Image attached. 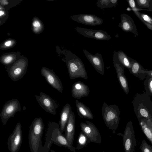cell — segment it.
Returning a JSON list of instances; mask_svg holds the SVG:
<instances>
[{
    "label": "cell",
    "mask_w": 152,
    "mask_h": 152,
    "mask_svg": "<svg viewBox=\"0 0 152 152\" xmlns=\"http://www.w3.org/2000/svg\"><path fill=\"white\" fill-rule=\"evenodd\" d=\"M53 143L59 146L66 148L72 152H76L75 148L70 145L66 138L61 132L59 125L53 122L49 124L42 152H48Z\"/></svg>",
    "instance_id": "obj_1"
},
{
    "label": "cell",
    "mask_w": 152,
    "mask_h": 152,
    "mask_svg": "<svg viewBox=\"0 0 152 152\" xmlns=\"http://www.w3.org/2000/svg\"><path fill=\"white\" fill-rule=\"evenodd\" d=\"M44 125L41 117L33 121L29 128L28 136V143L31 152H42L43 146L42 138Z\"/></svg>",
    "instance_id": "obj_2"
},
{
    "label": "cell",
    "mask_w": 152,
    "mask_h": 152,
    "mask_svg": "<svg viewBox=\"0 0 152 152\" xmlns=\"http://www.w3.org/2000/svg\"><path fill=\"white\" fill-rule=\"evenodd\" d=\"M150 96L145 92L136 94L132 103L137 118L152 120V101Z\"/></svg>",
    "instance_id": "obj_3"
},
{
    "label": "cell",
    "mask_w": 152,
    "mask_h": 152,
    "mask_svg": "<svg viewBox=\"0 0 152 152\" xmlns=\"http://www.w3.org/2000/svg\"><path fill=\"white\" fill-rule=\"evenodd\" d=\"M65 61L70 79L79 77L88 79L87 73L84 65L80 59L76 55L69 51Z\"/></svg>",
    "instance_id": "obj_4"
},
{
    "label": "cell",
    "mask_w": 152,
    "mask_h": 152,
    "mask_svg": "<svg viewBox=\"0 0 152 152\" xmlns=\"http://www.w3.org/2000/svg\"><path fill=\"white\" fill-rule=\"evenodd\" d=\"M103 118L106 126L114 133L120 121V111L115 104L108 105L104 102L102 109Z\"/></svg>",
    "instance_id": "obj_5"
},
{
    "label": "cell",
    "mask_w": 152,
    "mask_h": 152,
    "mask_svg": "<svg viewBox=\"0 0 152 152\" xmlns=\"http://www.w3.org/2000/svg\"><path fill=\"white\" fill-rule=\"evenodd\" d=\"M28 64L26 58H18L7 67L6 71L9 77L14 81L22 78L26 72Z\"/></svg>",
    "instance_id": "obj_6"
},
{
    "label": "cell",
    "mask_w": 152,
    "mask_h": 152,
    "mask_svg": "<svg viewBox=\"0 0 152 152\" xmlns=\"http://www.w3.org/2000/svg\"><path fill=\"white\" fill-rule=\"evenodd\" d=\"M124 133L123 134L118 133L117 134L123 137L125 152H134L136 146V140L132 121L126 124Z\"/></svg>",
    "instance_id": "obj_7"
},
{
    "label": "cell",
    "mask_w": 152,
    "mask_h": 152,
    "mask_svg": "<svg viewBox=\"0 0 152 152\" xmlns=\"http://www.w3.org/2000/svg\"><path fill=\"white\" fill-rule=\"evenodd\" d=\"M21 107L19 101L13 99L7 101L4 105L0 114L1 121L5 126L8 119L14 117L15 113L21 111Z\"/></svg>",
    "instance_id": "obj_8"
},
{
    "label": "cell",
    "mask_w": 152,
    "mask_h": 152,
    "mask_svg": "<svg viewBox=\"0 0 152 152\" xmlns=\"http://www.w3.org/2000/svg\"><path fill=\"white\" fill-rule=\"evenodd\" d=\"M23 140L22 126L20 122L16 124L7 141L8 148L10 152H18L21 146Z\"/></svg>",
    "instance_id": "obj_9"
},
{
    "label": "cell",
    "mask_w": 152,
    "mask_h": 152,
    "mask_svg": "<svg viewBox=\"0 0 152 152\" xmlns=\"http://www.w3.org/2000/svg\"><path fill=\"white\" fill-rule=\"evenodd\" d=\"M35 96L39 104L45 110L54 115L56 114V110L60 105L55 100L42 92L40 93L39 96Z\"/></svg>",
    "instance_id": "obj_10"
},
{
    "label": "cell",
    "mask_w": 152,
    "mask_h": 152,
    "mask_svg": "<svg viewBox=\"0 0 152 152\" xmlns=\"http://www.w3.org/2000/svg\"><path fill=\"white\" fill-rule=\"evenodd\" d=\"M81 131L88 138L91 142L100 144L102 141L101 135L95 126L91 122L86 121V123L81 122Z\"/></svg>",
    "instance_id": "obj_11"
},
{
    "label": "cell",
    "mask_w": 152,
    "mask_h": 152,
    "mask_svg": "<svg viewBox=\"0 0 152 152\" xmlns=\"http://www.w3.org/2000/svg\"><path fill=\"white\" fill-rule=\"evenodd\" d=\"M41 74L50 85L60 92L62 93L63 87L61 81L53 69L43 67L41 69Z\"/></svg>",
    "instance_id": "obj_12"
},
{
    "label": "cell",
    "mask_w": 152,
    "mask_h": 152,
    "mask_svg": "<svg viewBox=\"0 0 152 152\" xmlns=\"http://www.w3.org/2000/svg\"><path fill=\"white\" fill-rule=\"evenodd\" d=\"M75 29L80 34L88 38L100 40H108L112 38L107 33L102 30H94L79 27H76Z\"/></svg>",
    "instance_id": "obj_13"
},
{
    "label": "cell",
    "mask_w": 152,
    "mask_h": 152,
    "mask_svg": "<svg viewBox=\"0 0 152 152\" xmlns=\"http://www.w3.org/2000/svg\"><path fill=\"white\" fill-rule=\"evenodd\" d=\"M70 18L77 23L91 26L101 25L103 21L102 18L93 14L75 15L71 16Z\"/></svg>",
    "instance_id": "obj_14"
},
{
    "label": "cell",
    "mask_w": 152,
    "mask_h": 152,
    "mask_svg": "<svg viewBox=\"0 0 152 152\" xmlns=\"http://www.w3.org/2000/svg\"><path fill=\"white\" fill-rule=\"evenodd\" d=\"M83 51L86 57L96 71L104 75V65L101 54L96 53L93 55L86 49Z\"/></svg>",
    "instance_id": "obj_15"
},
{
    "label": "cell",
    "mask_w": 152,
    "mask_h": 152,
    "mask_svg": "<svg viewBox=\"0 0 152 152\" xmlns=\"http://www.w3.org/2000/svg\"><path fill=\"white\" fill-rule=\"evenodd\" d=\"M113 61L119 83L125 93L128 94L129 92V89L128 81L124 75L125 67L113 57Z\"/></svg>",
    "instance_id": "obj_16"
},
{
    "label": "cell",
    "mask_w": 152,
    "mask_h": 152,
    "mask_svg": "<svg viewBox=\"0 0 152 152\" xmlns=\"http://www.w3.org/2000/svg\"><path fill=\"white\" fill-rule=\"evenodd\" d=\"M121 22L118 25L123 31L133 33L134 37L138 36L136 26L133 19L128 14H121Z\"/></svg>",
    "instance_id": "obj_17"
},
{
    "label": "cell",
    "mask_w": 152,
    "mask_h": 152,
    "mask_svg": "<svg viewBox=\"0 0 152 152\" xmlns=\"http://www.w3.org/2000/svg\"><path fill=\"white\" fill-rule=\"evenodd\" d=\"M64 135L70 145L72 147L74 139L75 132V117L74 112L72 110L65 129Z\"/></svg>",
    "instance_id": "obj_18"
},
{
    "label": "cell",
    "mask_w": 152,
    "mask_h": 152,
    "mask_svg": "<svg viewBox=\"0 0 152 152\" xmlns=\"http://www.w3.org/2000/svg\"><path fill=\"white\" fill-rule=\"evenodd\" d=\"M88 87L81 81L74 83L72 86L71 92L72 96L75 98L80 99L87 96L90 93Z\"/></svg>",
    "instance_id": "obj_19"
},
{
    "label": "cell",
    "mask_w": 152,
    "mask_h": 152,
    "mask_svg": "<svg viewBox=\"0 0 152 152\" xmlns=\"http://www.w3.org/2000/svg\"><path fill=\"white\" fill-rule=\"evenodd\" d=\"M137 119L142 132L152 145V120L143 118Z\"/></svg>",
    "instance_id": "obj_20"
},
{
    "label": "cell",
    "mask_w": 152,
    "mask_h": 152,
    "mask_svg": "<svg viewBox=\"0 0 152 152\" xmlns=\"http://www.w3.org/2000/svg\"><path fill=\"white\" fill-rule=\"evenodd\" d=\"M129 58L132 65L130 73L140 80H143L145 79L148 74L145 72L146 69L136 61L130 57Z\"/></svg>",
    "instance_id": "obj_21"
},
{
    "label": "cell",
    "mask_w": 152,
    "mask_h": 152,
    "mask_svg": "<svg viewBox=\"0 0 152 152\" xmlns=\"http://www.w3.org/2000/svg\"><path fill=\"white\" fill-rule=\"evenodd\" d=\"M72 110L71 107L69 103L66 104L61 110L60 115L59 125L62 133L65 130V127Z\"/></svg>",
    "instance_id": "obj_22"
},
{
    "label": "cell",
    "mask_w": 152,
    "mask_h": 152,
    "mask_svg": "<svg viewBox=\"0 0 152 152\" xmlns=\"http://www.w3.org/2000/svg\"><path fill=\"white\" fill-rule=\"evenodd\" d=\"M75 104L77 113L80 118L93 119L94 116L89 108L77 100H76Z\"/></svg>",
    "instance_id": "obj_23"
},
{
    "label": "cell",
    "mask_w": 152,
    "mask_h": 152,
    "mask_svg": "<svg viewBox=\"0 0 152 152\" xmlns=\"http://www.w3.org/2000/svg\"><path fill=\"white\" fill-rule=\"evenodd\" d=\"M113 57L115 58L125 67L127 68L129 72L130 71L132 65L129 57L123 51L121 50L114 51Z\"/></svg>",
    "instance_id": "obj_24"
},
{
    "label": "cell",
    "mask_w": 152,
    "mask_h": 152,
    "mask_svg": "<svg viewBox=\"0 0 152 152\" xmlns=\"http://www.w3.org/2000/svg\"><path fill=\"white\" fill-rule=\"evenodd\" d=\"M18 57L16 53H10L4 54L1 56L0 61L4 65L8 66L18 59Z\"/></svg>",
    "instance_id": "obj_25"
},
{
    "label": "cell",
    "mask_w": 152,
    "mask_h": 152,
    "mask_svg": "<svg viewBox=\"0 0 152 152\" xmlns=\"http://www.w3.org/2000/svg\"><path fill=\"white\" fill-rule=\"evenodd\" d=\"M44 25L40 20L36 17H34L32 22V30L36 34L41 33L43 31Z\"/></svg>",
    "instance_id": "obj_26"
},
{
    "label": "cell",
    "mask_w": 152,
    "mask_h": 152,
    "mask_svg": "<svg viewBox=\"0 0 152 152\" xmlns=\"http://www.w3.org/2000/svg\"><path fill=\"white\" fill-rule=\"evenodd\" d=\"M91 142L87 136L82 131L79 134L77 140V146L75 149L80 150L86 147Z\"/></svg>",
    "instance_id": "obj_27"
},
{
    "label": "cell",
    "mask_w": 152,
    "mask_h": 152,
    "mask_svg": "<svg viewBox=\"0 0 152 152\" xmlns=\"http://www.w3.org/2000/svg\"><path fill=\"white\" fill-rule=\"evenodd\" d=\"M117 3V0H98L96 4L98 7L104 9L115 7Z\"/></svg>",
    "instance_id": "obj_28"
},
{
    "label": "cell",
    "mask_w": 152,
    "mask_h": 152,
    "mask_svg": "<svg viewBox=\"0 0 152 152\" xmlns=\"http://www.w3.org/2000/svg\"><path fill=\"white\" fill-rule=\"evenodd\" d=\"M136 7L138 9L146 8L152 10V0H136L135 1Z\"/></svg>",
    "instance_id": "obj_29"
},
{
    "label": "cell",
    "mask_w": 152,
    "mask_h": 152,
    "mask_svg": "<svg viewBox=\"0 0 152 152\" xmlns=\"http://www.w3.org/2000/svg\"><path fill=\"white\" fill-rule=\"evenodd\" d=\"M144 86L145 92L152 96V77L148 74L144 81Z\"/></svg>",
    "instance_id": "obj_30"
},
{
    "label": "cell",
    "mask_w": 152,
    "mask_h": 152,
    "mask_svg": "<svg viewBox=\"0 0 152 152\" xmlns=\"http://www.w3.org/2000/svg\"><path fill=\"white\" fill-rule=\"evenodd\" d=\"M16 43V41L13 39H7L2 43L0 45V48L2 50H6L14 46Z\"/></svg>",
    "instance_id": "obj_31"
},
{
    "label": "cell",
    "mask_w": 152,
    "mask_h": 152,
    "mask_svg": "<svg viewBox=\"0 0 152 152\" xmlns=\"http://www.w3.org/2000/svg\"><path fill=\"white\" fill-rule=\"evenodd\" d=\"M137 16L142 21H144L152 24V18L148 15L140 12L138 10H133Z\"/></svg>",
    "instance_id": "obj_32"
},
{
    "label": "cell",
    "mask_w": 152,
    "mask_h": 152,
    "mask_svg": "<svg viewBox=\"0 0 152 152\" xmlns=\"http://www.w3.org/2000/svg\"><path fill=\"white\" fill-rule=\"evenodd\" d=\"M140 149L142 152H152V146L148 144L144 140L142 141Z\"/></svg>",
    "instance_id": "obj_33"
},
{
    "label": "cell",
    "mask_w": 152,
    "mask_h": 152,
    "mask_svg": "<svg viewBox=\"0 0 152 152\" xmlns=\"http://www.w3.org/2000/svg\"><path fill=\"white\" fill-rule=\"evenodd\" d=\"M127 1L130 7L132 8V10H139V9L137 8L135 1L134 0H127Z\"/></svg>",
    "instance_id": "obj_34"
},
{
    "label": "cell",
    "mask_w": 152,
    "mask_h": 152,
    "mask_svg": "<svg viewBox=\"0 0 152 152\" xmlns=\"http://www.w3.org/2000/svg\"><path fill=\"white\" fill-rule=\"evenodd\" d=\"M0 18H1L4 17L6 15V11L0 5Z\"/></svg>",
    "instance_id": "obj_35"
},
{
    "label": "cell",
    "mask_w": 152,
    "mask_h": 152,
    "mask_svg": "<svg viewBox=\"0 0 152 152\" xmlns=\"http://www.w3.org/2000/svg\"><path fill=\"white\" fill-rule=\"evenodd\" d=\"M142 22L148 29L152 30V24L144 21H142Z\"/></svg>",
    "instance_id": "obj_36"
},
{
    "label": "cell",
    "mask_w": 152,
    "mask_h": 152,
    "mask_svg": "<svg viewBox=\"0 0 152 152\" xmlns=\"http://www.w3.org/2000/svg\"><path fill=\"white\" fill-rule=\"evenodd\" d=\"M0 2L1 5H7L9 3L8 1L7 0H1Z\"/></svg>",
    "instance_id": "obj_37"
},
{
    "label": "cell",
    "mask_w": 152,
    "mask_h": 152,
    "mask_svg": "<svg viewBox=\"0 0 152 152\" xmlns=\"http://www.w3.org/2000/svg\"><path fill=\"white\" fill-rule=\"evenodd\" d=\"M145 72L149 75L152 77V70H148L146 69L145 71Z\"/></svg>",
    "instance_id": "obj_38"
},
{
    "label": "cell",
    "mask_w": 152,
    "mask_h": 152,
    "mask_svg": "<svg viewBox=\"0 0 152 152\" xmlns=\"http://www.w3.org/2000/svg\"><path fill=\"white\" fill-rule=\"evenodd\" d=\"M50 152H56L55 151H54L53 150H51Z\"/></svg>",
    "instance_id": "obj_39"
},
{
    "label": "cell",
    "mask_w": 152,
    "mask_h": 152,
    "mask_svg": "<svg viewBox=\"0 0 152 152\" xmlns=\"http://www.w3.org/2000/svg\"><path fill=\"white\" fill-rule=\"evenodd\" d=\"M148 11H152V10H148Z\"/></svg>",
    "instance_id": "obj_40"
},
{
    "label": "cell",
    "mask_w": 152,
    "mask_h": 152,
    "mask_svg": "<svg viewBox=\"0 0 152 152\" xmlns=\"http://www.w3.org/2000/svg\"><path fill=\"white\" fill-rule=\"evenodd\" d=\"M102 152H104V151H102Z\"/></svg>",
    "instance_id": "obj_41"
}]
</instances>
